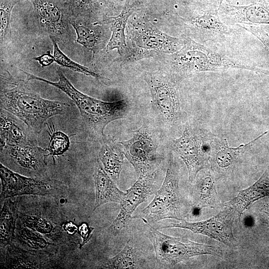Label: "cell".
<instances>
[{
    "instance_id": "484cf974",
    "label": "cell",
    "mask_w": 269,
    "mask_h": 269,
    "mask_svg": "<svg viewBox=\"0 0 269 269\" xmlns=\"http://www.w3.org/2000/svg\"><path fill=\"white\" fill-rule=\"evenodd\" d=\"M70 24L75 29L76 42L94 54L98 44L99 36L97 32L89 26L80 24L70 20Z\"/></svg>"
},
{
    "instance_id": "cb8c5ba5",
    "label": "cell",
    "mask_w": 269,
    "mask_h": 269,
    "mask_svg": "<svg viewBox=\"0 0 269 269\" xmlns=\"http://www.w3.org/2000/svg\"><path fill=\"white\" fill-rule=\"evenodd\" d=\"M0 239L1 246L11 243L14 238L15 222L18 216L15 203L11 200H6L0 214Z\"/></svg>"
},
{
    "instance_id": "5bb4252c",
    "label": "cell",
    "mask_w": 269,
    "mask_h": 269,
    "mask_svg": "<svg viewBox=\"0 0 269 269\" xmlns=\"http://www.w3.org/2000/svg\"><path fill=\"white\" fill-rule=\"evenodd\" d=\"M0 173L1 198L24 195L50 196L54 195L57 192L56 187L52 185L49 180L21 175L1 163Z\"/></svg>"
},
{
    "instance_id": "6da1fadb",
    "label": "cell",
    "mask_w": 269,
    "mask_h": 269,
    "mask_svg": "<svg viewBox=\"0 0 269 269\" xmlns=\"http://www.w3.org/2000/svg\"><path fill=\"white\" fill-rule=\"evenodd\" d=\"M1 108L13 115L36 133L46 121L61 115L69 105L45 99L34 92L26 81L16 78L8 71L0 72Z\"/></svg>"
},
{
    "instance_id": "ffe728a7",
    "label": "cell",
    "mask_w": 269,
    "mask_h": 269,
    "mask_svg": "<svg viewBox=\"0 0 269 269\" xmlns=\"http://www.w3.org/2000/svg\"><path fill=\"white\" fill-rule=\"evenodd\" d=\"M269 196V168L253 184L240 191L228 202L241 216L244 211L257 200Z\"/></svg>"
},
{
    "instance_id": "7a4b0ae2",
    "label": "cell",
    "mask_w": 269,
    "mask_h": 269,
    "mask_svg": "<svg viewBox=\"0 0 269 269\" xmlns=\"http://www.w3.org/2000/svg\"><path fill=\"white\" fill-rule=\"evenodd\" d=\"M184 36V42L181 48L166 55L170 75L176 80L200 72L229 69L247 70L266 75L268 73V71L257 67L244 60L211 49L189 37Z\"/></svg>"
},
{
    "instance_id": "30bf717a",
    "label": "cell",
    "mask_w": 269,
    "mask_h": 269,
    "mask_svg": "<svg viewBox=\"0 0 269 269\" xmlns=\"http://www.w3.org/2000/svg\"><path fill=\"white\" fill-rule=\"evenodd\" d=\"M219 7L199 9L190 17L182 18L185 28L200 43L222 44L236 36V29L225 23L220 17Z\"/></svg>"
},
{
    "instance_id": "f1b7e54d",
    "label": "cell",
    "mask_w": 269,
    "mask_h": 269,
    "mask_svg": "<svg viewBox=\"0 0 269 269\" xmlns=\"http://www.w3.org/2000/svg\"><path fill=\"white\" fill-rule=\"evenodd\" d=\"M19 0H0V42L6 41L11 35L10 18L12 9Z\"/></svg>"
},
{
    "instance_id": "7402d4cb",
    "label": "cell",
    "mask_w": 269,
    "mask_h": 269,
    "mask_svg": "<svg viewBox=\"0 0 269 269\" xmlns=\"http://www.w3.org/2000/svg\"><path fill=\"white\" fill-rule=\"evenodd\" d=\"M134 8V4H130L127 0L119 15L108 18L113 21L111 23L112 35L106 47L107 51L116 49L120 55H122V53L126 52L127 44L125 29L129 17Z\"/></svg>"
},
{
    "instance_id": "2e32d148",
    "label": "cell",
    "mask_w": 269,
    "mask_h": 269,
    "mask_svg": "<svg viewBox=\"0 0 269 269\" xmlns=\"http://www.w3.org/2000/svg\"><path fill=\"white\" fill-rule=\"evenodd\" d=\"M267 131L252 141L237 147L229 146L225 137L214 135L211 142L209 161L213 170L219 174H225L232 170L240 156Z\"/></svg>"
},
{
    "instance_id": "d6986e66",
    "label": "cell",
    "mask_w": 269,
    "mask_h": 269,
    "mask_svg": "<svg viewBox=\"0 0 269 269\" xmlns=\"http://www.w3.org/2000/svg\"><path fill=\"white\" fill-rule=\"evenodd\" d=\"M119 143L104 136L101 141L99 160L104 169L118 184L124 161V154Z\"/></svg>"
},
{
    "instance_id": "44dd1931",
    "label": "cell",
    "mask_w": 269,
    "mask_h": 269,
    "mask_svg": "<svg viewBox=\"0 0 269 269\" xmlns=\"http://www.w3.org/2000/svg\"><path fill=\"white\" fill-rule=\"evenodd\" d=\"M0 108V149L5 144L34 143L14 115Z\"/></svg>"
},
{
    "instance_id": "8992f818",
    "label": "cell",
    "mask_w": 269,
    "mask_h": 269,
    "mask_svg": "<svg viewBox=\"0 0 269 269\" xmlns=\"http://www.w3.org/2000/svg\"><path fill=\"white\" fill-rule=\"evenodd\" d=\"M148 236L153 245L157 267L169 268L184 260L199 255L221 257L222 251L217 247L196 243L186 237L165 235L147 224Z\"/></svg>"
},
{
    "instance_id": "277c9868",
    "label": "cell",
    "mask_w": 269,
    "mask_h": 269,
    "mask_svg": "<svg viewBox=\"0 0 269 269\" xmlns=\"http://www.w3.org/2000/svg\"><path fill=\"white\" fill-rule=\"evenodd\" d=\"M125 60L135 61L161 54H173L183 46L184 36L169 35L147 20H137L129 24Z\"/></svg>"
},
{
    "instance_id": "e0dca14e",
    "label": "cell",
    "mask_w": 269,
    "mask_h": 269,
    "mask_svg": "<svg viewBox=\"0 0 269 269\" xmlns=\"http://www.w3.org/2000/svg\"><path fill=\"white\" fill-rule=\"evenodd\" d=\"M5 151L9 156L19 165L31 170L42 169L45 164L46 149L34 143L25 144H5L0 149Z\"/></svg>"
},
{
    "instance_id": "3957f363",
    "label": "cell",
    "mask_w": 269,
    "mask_h": 269,
    "mask_svg": "<svg viewBox=\"0 0 269 269\" xmlns=\"http://www.w3.org/2000/svg\"><path fill=\"white\" fill-rule=\"evenodd\" d=\"M27 81L35 80L55 87L65 93L78 108L82 120L90 133L101 137L105 135V127L111 122L124 119L129 112V104L126 99L109 102L101 101L84 94L77 90L63 74L57 70L58 81L52 82L21 70Z\"/></svg>"
},
{
    "instance_id": "ac0fdd59",
    "label": "cell",
    "mask_w": 269,
    "mask_h": 269,
    "mask_svg": "<svg viewBox=\"0 0 269 269\" xmlns=\"http://www.w3.org/2000/svg\"><path fill=\"white\" fill-rule=\"evenodd\" d=\"M93 178L95 187V202L93 211L109 202L120 203L125 194L104 169L99 159L94 166Z\"/></svg>"
},
{
    "instance_id": "4dcf8cb0",
    "label": "cell",
    "mask_w": 269,
    "mask_h": 269,
    "mask_svg": "<svg viewBox=\"0 0 269 269\" xmlns=\"http://www.w3.org/2000/svg\"><path fill=\"white\" fill-rule=\"evenodd\" d=\"M20 239L27 246L35 249L44 248L47 245L44 239L27 228H24L21 231Z\"/></svg>"
},
{
    "instance_id": "4316f807",
    "label": "cell",
    "mask_w": 269,
    "mask_h": 269,
    "mask_svg": "<svg viewBox=\"0 0 269 269\" xmlns=\"http://www.w3.org/2000/svg\"><path fill=\"white\" fill-rule=\"evenodd\" d=\"M53 46V56L55 62L62 67L68 68L73 71L83 74L85 75L95 78H100L97 73L92 71L86 67L83 66L71 60L59 48L57 41L51 39Z\"/></svg>"
},
{
    "instance_id": "f546056e",
    "label": "cell",
    "mask_w": 269,
    "mask_h": 269,
    "mask_svg": "<svg viewBox=\"0 0 269 269\" xmlns=\"http://www.w3.org/2000/svg\"><path fill=\"white\" fill-rule=\"evenodd\" d=\"M22 221L25 226L41 234H49L53 226L51 222L38 216L24 215Z\"/></svg>"
},
{
    "instance_id": "8fae6325",
    "label": "cell",
    "mask_w": 269,
    "mask_h": 269,
    "mask_svg": "<svg viewBox=\"0 0 269 269\" xmlns=\"http://www.w3.org/2000/svg\"><path fill=\"white\" fill-rule=\"evenodd\" d=\"M235 213L236 211L232 207H227L215 216L206 220L191 222L178 220V222H170L159 229H185L194 234L207 236L230 247H235L237 245V241L233 233Z\"/></svg>"
},
{
    "instance_id": "ba28073f",
    "label": "cell",
    "mask_w": 269,
    "mask_h": 269,
    "mask_svg": "<svg viewBox=\"0 0 269 269\" xmlns=\"http://www.w3.org/2000/svg\"><path fill=\"white\" fill-rule=\"evenodd\" d=\"M143 77L153 106L163 120L171 127L181 125L185 115L181 109L176 80L159 72H145Z\"/></svg>"
},
{
    "instance_id": "d6a6232c",
    "label": "cell",
    "mask_w": 269,
    "mask_h": 269,
    "mask_svg": "<svg viewBox=\"0 0 269 269\" xmlns=\"http://www.w3.org/2000/svg\"><path fill=\"white\" fill-rule=\"evenodd\" d=\"M98 0H71L69 9L77 15L82 14L89 10Z\"/></svg>"
},
{
    "instance_id": "5b68a950",
    "label": "cell",
    "mask_w": 269,
    "mask_h": 269,
    "mask_svg": "<svg viewBox=\"0 0 269 269\" xmlns=\"http://www.w3.org/2000/svg\"><path fill=\"white\" fill-rule=\"evenodd\" d=\"M152 201L133 216L149 224L166 219H182L183 203L179 188V171L171 151L164 181Z\"/></svg>"
},
{
    "instance_id": "52a82bcc",
    "label": "cell",
    "mask_w": 269,
    "mask_h": 269,
    "mask_svg": "<svg viewBox=\"0 0 269 269\" xmlns=\"http://www.w3.org/2000/svg\"><path fill=\"white\" fill-rule=\"evenodd\" d=\"M214 135L198 127L187 125L182 134L172 140V149L185 163L189 182H193L198 173L207 167Z\"/></svg>"
},
{
    "instance_id": "8d00e7d4",
    "label": "cell",
    "mask_w": 269,
    "mask_h": 269,
    "mask_svg": "<svg viewBox=\"0 0 269 269\" xmlns=\"http://www.w3.org/2000/svg\"><path fill=\"white\" fill-rule=\"evenodd\" d=\"M63 227L65 231L69 234H74L78 231V227L71 222L64 223Z\"/></svg>"
},
{
    "instance_id": "74e56055",
    "label": "cell",
    "mask_w": 269,
    "mask_h": 269,
    "mask_svg": "<svg viewBox=\"0 0 269 269\" xmlns=\"http://www.w3.org/2000/svg\"><path fill=\"white\" fill-rule=\"evenodd\" d=\"M56 1L60 2V3H66L67 2H68L70 0H55Z\"/></svg>"
},
{
    "instance_id": "7c38bea8",
    "label": "cell",
    "mask_w": 269,
    "mask_h": 269,
    "mask_svg": "<svg viewBox=\"0 0 269 269\" xmlns=\"http://www.w3.org/2000/svg\"><path fill=\"white\" fill-rule=\"evenodd\" d=\"M38 27L57 41H69L70 19L61 3L51 0H29Z\"/></svg>"
},
{
    "instance_id": "83f0119b",
    "label": "cell",
    "mask_w": 269,
    "mask_h": 269,
    "mask_svg": "<svg viewBox=\"0 0 269 269\" xmlns=\"http://www.w3.org/2000/svg\"><path fill=\"white\" fill-rule=\"evenodd\" d=\"M50 136V140L46 150L48 151V155H60L65 152L69 148L70 139L67 134L60 131L54 130L53 126L47 124Z\"/></svg>"
},
{
    "instance_id": "d4e9b609",
    "label": "cell",
    "mask_w": 269,
    "mask_h": 269,
    "mask_svg": "<svg viewBox=\"0 0 269 269\" xmlns=\"http://www.w3.org/2000/svg\"><path fill=\"white\" fill-rule=\"evenodd\" d=\"M143 264V260L136 254L130 239L122 250L114 257L109 259L103 267L115 269H136L141 267Z\"/></svg>"
},
{
    "instance_id": "9c48e42d",
    "label": "cell",
    "mask_w": 269,
    "mask_h": 269,
    "mask_svg": "<svg viewBox=\"0 0 269 269\" xmlns=\"http://www.w3.org/2000/svg\"><path fill=\"white\" fill-rule=\"evenodd\" d=\"M125 156L134 167L138 176L154 171L158 164L157 153L158 139L152 128L147 123L133 132V137L118 141Z\"/></svg>"
},
{
    "instance_id": "603a6c76",
    "label": "cell",
    "mask_w": 269,
    "mask_h": 269,
    "mask_svg": "<svg viewBox=\"0 0 269 269\" xmlns=\"http://www.w3.org/2000/svg\"><path fill=\"white\" fill-rule=\"evenodd\" d=\"M195 204L197 207H215L219 204L214 177L210 171L202 174L197 181Z\"/></svg>"
},
{
    "instance_id": "836d02e7",
    "label": "cell",
    "mask_w": 269,
    "mask_h": 269,
    "mask_svg": "<svg viewBox=\"0 0 269 269\" xmlns=\"http://www.w3.org/2000/svg\"><path fill=\"white\" fill-rule=\"evenodd\" d=\"M94 229L93 227H89L86 223H83L79 226L77 232L83 240L80 244V248L90 240Z\"/></svg>"
},
{
    "instance_id": "9a60e30c",
    "label": "cell",
    "mask_w": 269,
    "mask_h": 269,
    "mask_svg": "<svg viewBox=\"0 0 269 269\" xmlns=\"http://www.w3.org/2000/svg\"><path fill=\"white\" fill-rule=\"evenodd\" d=\"M222 20L230 25H269V3L267 0H256L246 5L232 4L222 0L218 8Z\"/></svg>"
},
{
    "instance_id": "e575fe53",
    "label": "cell",
    "mask_w": 269,
    "mask_h": 269,
    "mask_svg": "<svg viewBox=\"0 0 269 269\" xmlns=\"http://www.w3.org/2000/svg\"><path fill=\"white\" fill-rule=\"evenodd\" d=\"M33 59L38 61L42 67L48 66L55 62L53 55L49 50L39 56L34 57Z\"/></svg>"
},
{
    "instance_id": "4fadbf2b",
    "label": "cell",
    "mask_w": 269,
    "mask_h": 269,
    "mask_svg": "<svg viewBox=\"0 0 269 269\" xmlns=\"http://www.w3.org/2000/svg\"><path fill=\"white\" fill-rule=\"evenodd\" d=\"M157 171L140 175L135 182L127 190L120 203V210L109 229L118 233L131 220L137 207L156 190Z\"/></svg>"
},
{
    "instance_id": "d590c367",
    "label": "cell",
    "mask_w": 269,
    "mask_h": 269,
    "mask_svg": "<svg viewBox=\"0 0 269 269\" xmlns=\"http://www.w3.org/2000/svg\"><path fill=\"white\" fill-rule=\"evenodd\" d=\"M195 3L202 9L210 7H219L222 0H189Z\"/></svg>"
},
{
    "instance_id": "1f68e13d",
    "label": "cell",
    "mask_w": 269,
    "mask_h": 269,
    "mask_svg": "<svg viewBox=\"0 0 269 269\" xmlns=\"http://www.w3.org/2000/svg\"><path fill=\"white\" fill-rule=\"evenodd\" d=\"M239 27L244 29L255 36L264 45L269 52V34L265 29L259 25L237 24Z\"/></svg>"
}]
</instances>
